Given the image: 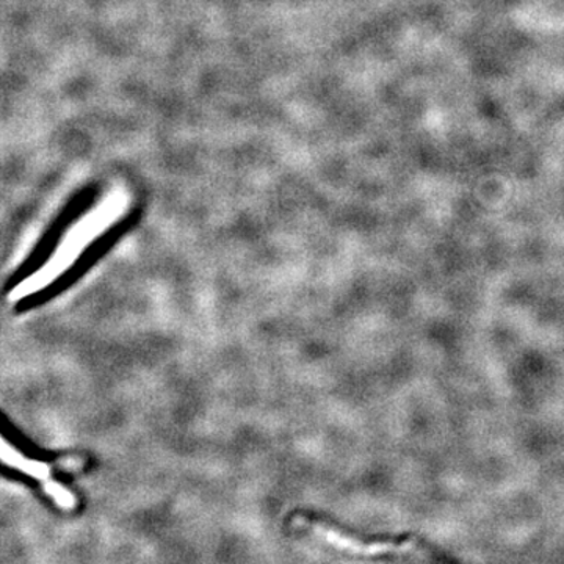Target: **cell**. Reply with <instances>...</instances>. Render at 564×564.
Instances as JSON below:
<instances>
[{"label": "cell", "instance_id": "cell-1", "mask_svg": "<svg viewBox=\"0 0 564 564\" xmlns=\"http://www.w3.org/2000/svg\"><path fill=\"white\" fill-rule=\"evenodd\" d=\"M130 205V193L125 188H117L107 195L106 200L86 213L85 216L68 231L54 255L46 260L34 273L28 274L7 295L10 305H17L32 296L42 294L50 284H54L61 274L71 269L83 252L101 234L106 233L111 224L118 222Z\"/></svg>", "mask_w": 564, "mask_h": 564}, {"label": "cell", "instance_id": "cell-2", "mask_svg": "<svg viewBox=\"0 0 564 564\" xmlns=\"http://www.w3.org/2000/svg\"><path fill=\"white\" fill-rule=\"evenodd\" d=\"M0 462H3V466H7V468L16 470V472L23 473L28 479L42 484L47 497L52 498L54 504L60 506L61 509L71 512V509L78 506L75 495L54 479L52 469H50L47 462L27 457L20 448L14 447L2 433H0Z\"/></svg>", "mask_w": 564, "mask_h": 564}, {"label": "cell", "instance_id": "cell-3", "mask_svg": "<svg viewBox=\"0 0 564 564\" xmlns=\"http://www.w3.org/2000/svg\"><path fill=\"white\" fill-rule=\"evenodd\" d=\"M296 522L299 526L305 527L310 533L321 538L327 544L343 551L346 553H353V555L360 556H378L389 555V553H408L415 551L414 542H401V544H393V542H372V544H364V542L354 540L352 537L328 529V527L321 526V524L309 522V520L298 519Z\"/></svg>", "mask_w": 564, "mask_h": 564}]
</instances>
